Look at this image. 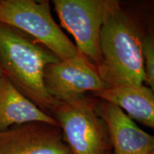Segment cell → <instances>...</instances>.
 <instances>
[{"mask_svg":"<svg viewBox=\"0 0 154 154\" xmlns=\"http://www.w3.org/2000/svg\"><path fill=\"white\" fill-rule=\"evenodd\" d=\"M59 60L30 36L0 24V64L3 74L23 95L51 116L59 103L48 94L44 74L48 64Z\"/></svg>","mask_w":154,"mask_h":154,"instance_id":"cell-1","label":"cell"},{"mask_svg":"<svg viewBox=\"0 0 154 154\" xmlns=\"http://www.w3.org/2000/svg\"><path fill=\"white\" fill-rule=\"evenodd\" d=\"M99 47L101 62L97 69L108 88L143 85L142 40L118 2H110L100 34Z\"/></svg>","mask_w":154,"mask_h":154,"instance_id":"cell-2","label":"cell"},{"mask_svg":"<svg viewBox=\"0 0 154 154\" xmlns=\"http://www.w3.org/2000/svg\"><path fill=\"white\" fill-rule=\"evenodd\" d=\"M0 24L12 26L30 36L59 60L79 54L54 19L49 1L0 0Z\"/></svg>","mask_w":154,"mask_h":154,"instance_id":"cell-3","label":"cell"},{"mask_svg":"<svg viewBox=\"0 0 154 154\" xmlns=\"http://www.w3.org/2000/svg\"><path fill=\"white\" fill-rule=\"evenodd\" d=\"M96 103L85 96L59 103L52 116L72 154H109L112 151L104 121Z\"/></svg>","mask_w":154,"mask_h":154,"instance_id":"cell-4","label":"cell"},{"mask_svg":"<svg viewBox=\"0 0 154 154\" xmlns=\"http://www.w3.org/2000/svg\"><path fill=\"white\" fill-rule=\"evenodd\" d=\"M111 1L54 0L63 27L73 36L79 52L96 66L101 62V30Z\"/></svg>","mask_w":154,"mask_h":154,"instance_id":"cell-5","label":"cell"},{"mask_svg":"<svg viewBox=\"0 0 154 154\" xmlns=\"http://www.w3.org/2000/svg\"><path fill=\"white\" fill-rule=\"evenodd\" d=\"M44 81L48 94L59 103L73 101L86 92L96 94L108 88L96 66L80 52L48 64Z\"/></svg>","mask_w":154,"mask_h":154,"instance_id":"cell-6","label":"cell"},{"mask_svg":"<svg viewBox=\"0 0 154 154\" xmlns=\"http://www.w3.org/2000/svg\"><path fill=\"white\" fill-rule=\"evenodd\" d=\"M0 154H72L59 126L32 122L0 132Z\"/></svg>","mask_w":154,"mask_h":154,"instance_id":"cell-7","label":"cell"},{"mask_svg":"<svg viewBox=\"0 0 154 154\" xmlns=\"http://www.w3.org/2000/svg\"><path fill=\"white\" fill-rule=\"evenodd\" d=\"M96 109L106 126L113 154H154V136L140 128L120 107L103 101Z\"/></svg>","mask_w":154,"mask_h":154,"instance_id":"cell-8","label":"cell"},{"mask_svg":"<svg viewBox=\"0 0 154 154\" xmlns=\"http://www.w3.org/2000/svg\"><path fill=\"white\" fill-rule=\"evenodd\" d=\"M32 122L59 126L52 116L23 95L3 74L0 77V132Z\"/></svg>","mask_w":154,"mask_h":154,"instance_id":"cell-9","label":"cell"},{"mask_svg":"<svg viewBox=\"0 0 154 154\" xmlns=\"http://www.w3.org/2000/svg\"><path fill=\"white\" fill-rule=\"evenodd\" d=\"M95 95L118 106L132 120L154 130V94L150 88L143 85L115 86Z\"/></svg>","mask_w":154,"mask_h":154,"instance_id":"cell-10","label":"cell"},{"mask_svg":"<svg viewBox=\"0 0 154 154\" xmlns=\"http://www.w3.org/2000/svg\"><path fill=\"white\" fill-rule=\"evenodd\" d=\"M144 59L145 82H147L154 94V34H150L142 40Z\"/></svg>","mask_w":154,"mask_h":154,"instance_id":"cell-11","label":"cell"},{"mask_svg":"<svg viewBox=\"0 0 154 154\" xmlns=\"http://www.w3.org/2000/svg\"><path fill=\"white\" fill-rule=\"evenodd\" d=\"M3 75V70H2V66L1 64H0V77Z\"/></svg>","mask_w":154,"mask_h":154,"instance_id":"cell-12","label":"cell"},{"mask_svg":"<svg viewBox=\"0 0 154 154\" xmlns=\"http://www.w3.org/2000/svg\"><path fill=\"white\" fill-rule=\"evenodd\" d=\"M109 154H113V153H112V151H111V153H109Z\"/></svg>","mask_w":154,"mask_h":154,"instance_id":"cell-13","label":"cell"}]
</instances>
